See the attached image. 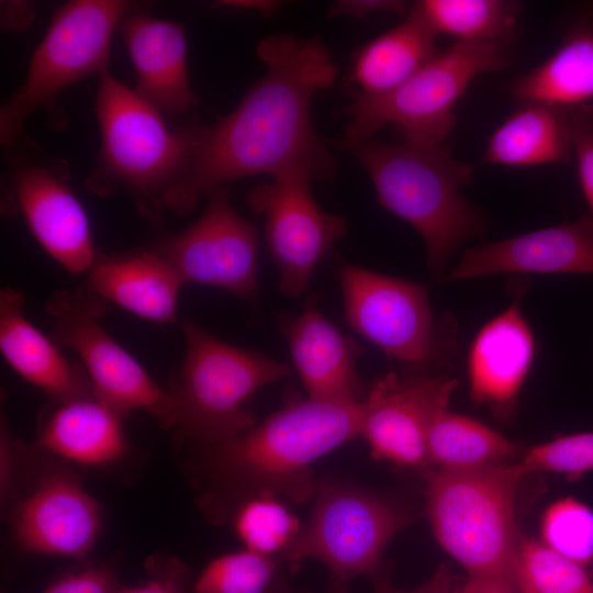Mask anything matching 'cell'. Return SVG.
Returning <instances> with one entry per match:
<instances>
[{
	"label": "cell",
	"mask_w": 593,
	"mask_h": 593,
	"mask_svg": "<svg viewBox=\"0 0 593 593\" xmlns=\"http://www.w3.org/2000/svg\"><path fill=\"white\" fill-rule=\"evenodd\" d=\"M569 124L579 181L593 217V103L570 108Z\"/></svg>",
	"instance_id": "cell-34"
},
{
	"label": "cell",
	"mask_w": 593,
	"mask_h": 593,
	"mask_svg": "<svg viewBox=\"0 0 593 593\" xmlns=\"http://www.w3.org/2000/svg\"><path fill=\"white\" fill-rule=\"evenodd\" d=\"M502 272L593 275V217L469 248L448 279Z\"/></svg>",
	"instance_id": "cell-16"
},
{
	"label": "cell",
	"mask_w": 593,
	"mask_h": 593,
	"mask_svg": "<svg viewBox=\"0 0 593 593\" xmlns=\"http://www.w3.org/2000/svg\"><path fill=\"white\" fill-rule=\"evenodd\" d=\"M277 323L309 398L337 403L365 401L356 365L362 349L324 316L313 298L300 314H279Z\"/></svg>",
	"instance_id": "cell-17"
},
{
	"label": "cell",
	"mask_w": 593,
	"mask_h": 593,
	"mask_svg": "<svg viewBox=\"0 0 593 593\" xmlns=\"http://www.w3.org/2000/svg\"><path fill=\"white\" fill-rule=\"evenodd\" d=\"M183 282L156 251L98 256L87 288L107 302L158 324L177 320Z\"/></svg>",
	"instance_id": "cell-22"
},
{
	"label": "cell",
	"mask_w": 593,
	"mask_h": 593,
	"mask_svg": "<svg viewBox=\"0 0 593 593\" xmlns=\"http://www.w3.org/2000/svg\"><path fill=\"white\" fill-rule=\"evenodd\" d=\"M253 188L246 202L265 220L267 246L280 273L279 288L287 296L301 295L314 270L345 235V219L327 213L315 202L310 167L286 168Z\"/></svg>",
	"instance_id": "cell-12"
},
{
	"label": "cell",
	"mask_w": 593,
	"mask_h": 593,
	"mask_svg": "<svg viewBox=\"0 0 593 593\" xmlns=\"http://www.w3.org/2000/svg\"><path fill=\"white\" fill-rule=\"evenodd\" d=\"M437 34L414 4L402 23L361 47L351 78L363 94L391 91L429 63L440 51Z\"/></svg>",
	"instance_id": "cell-26"
},
{
	"label": "cell",
	"mask_w": 593,
	"mask_h": 593,
	"mask_svg": "<svg viewBox=\"0 0 593 593\" xmlns=\"http://www.w3.org/2000/svg\"><path fill=\"white\" fill-rule=\"evenodd\" d=\"M458 381L423 373L379 378L367 393L360 436L377 460L399 467L424 468L427 437L435 417L448 409Z\"/></svg>",
	"instance_id": "cell-14"
},
{
	"label": "cell",
	"mask_w": 593,
	"mask_h": 593,
	"mask_svg": "<svg viewBox=\"0 0 593 593\" xmlns=\"http://www.w3.org/2000/svg\"><path fill=\"white\" fill-rule=\"evenodd\" d=\"M1 3L2 27L19 30L32 23L33 11L30 4L21 1H2Z\"/></svg>",
	"instance_id": "cell-39"
},
{
	"label": "cell",
	"mask_w": 593,
	"mask_h": 593,
	"mask_svg": "<svg viewBox=\"0 0 593 593\" xmlns=\"http://www.w3.org/2000/svg\"><path fill=\"white\" fill-rule=\"evenodd\" d=\"M569 110L523 103L491 134L483 161L507 167L568 163L573 157Z\"/></svg>",
	"instance_id": "cell-25"
},
{
	"label": "cell",
	"mask_w": 593,
	"mask_h": 593,
	"mask_svg": "<svg viewBox=\"0 0 593 593\" xmlns=\"http://www.w3.org/2000/svg\"><path fill=\"white\" fill-rule=\"evenodd\" d=\"M414 5L437 35L504 45L515 35L522 14V4L511 0H423Z\"/></svg>",
	"instance_id": "cell-28"
},
{
	"label": "cell",
	"mask_w": 593,
	"mask_h": 593,
	"mask_svg": "<svg viewBox=\"0 0 593 593\" xmlns=\"http://www.w3.org/2000/svg\"><path fill=\"white\" fill-rule=\"evenodd\" d=\"M338 277L345 318L356 333L410 373L436 359L438 329L425 286L349 264Z\"/></svg>",
	"instance_id": "cell-11"
},
{
	"label": "cell",
	"mask_w": 593,
	"mask_h": 593,
	"mask_svg": "<svg viewBox=\"0 0 593 593\" xmlns=\"http://www.w3.org/2000/svg\"><path fill=\"white\" fill-rule=\"evenodd\" d=\"M278 574L276 558L248 549L211 560L194 584L195 593H270Z\"/></svg>",
	"instance_id": "cell-31"
},
{
	"label": "cell",
	"mask_w": 593,
	"mask_h": 593,
	"mask_svg": "<svg viewBox=\"0 0 593 593\" xmlns=\"http://www.w3.org/2000/svg\"><path fill=\"white\" fill-rule=\"evenodd\" d=\"M340 145L367 171L379 203L422 235L433 273H441L454 251L483 231L482 215L460 192L473 169L445 143L367 138Z\"/></svg>",
	"instance_id": "cell-2"
},
{
	"label": "cell",
	"mask_w": 593,
	"mask_h": 593,
	"mask_svg": "<svg viewBox=\"0 0 593 593\" xmlns=\"http://www.w3.org/2000/svg\"><path fill=\"white\" fill-rule=\"evenodd\" d=\"M515 581L519 593H593V579L585 568L533 538L522 537Z\"/></svg>",
	"instance_id": "cell-30"
},
{
	"label": "cell",
	"mask_w": 593,
	"mask_h": 593,
	"mask_svg": "<svg viewBox=\"0 0 593 593\" xmlns=\"http://www.w3.org/2000/svg\"><path fill=\"white\" fill-rule=\"evenodd\" d=\"M101 527L99 503L63 473L45 477L15 510L18 544L32 552L82 558L93 547Z\"/></svg>",
	"instance_id": "cell-15"
},
{
	"label": "cell",
	"mask_w": 593,
	"mask_h": 593,
	"mask_svg": "<svg viewBox=\"0 0 593 593\" xmlns=\"http://www.w3.org/2000/svg\"><path fill=\"white\" fill-rule=\"evenodd\" d=\"M455 593H519L514 577L469 575L463 583H457Z\"/></svg>",
	"instance_id": "cell-38"
},
{
	"label": "cell",
	"mask_w": 593,
	"mask_h": 593,
	"mask_svg": "<svg viewBox=\"0 0 593 593\" xmlns=\"http://www.w3.org/2000/svg\"><path fill=\"white\" fill-rule=\"evenodd\" d=\"M508 45L457 41L395 89L381 94L358 93L339 113L349 118L343 142L370 138L394 125L403 139L445 143L456 125L454 108L479 75L508 66Z\"/></svg>",
	"instance_id": "cell-7"
},
{
	"label": "cell",
	"mask_w": 593,
	"mask_h": 593,
	"mask_svg": "<svg viewBox=\"0 0 593 593\" xmlns=\"http://www.w3.org/2000/svg\"><path fill=\"white\" fill-rule=\"evenodd\" d=\"M256 51L266 72L238 105L213 125L183 127L188 167L163 198L172 212L186 214L203 194L254 175L305 166L317 180L333 176L334 161L311 115L314 94L337 75L329 51L318 38L287 33L265 37Z\"/></svg>",
	"instance_id": "cell-1"
},
{
	"label": "cell",
	"mask_w": 593,
	"mask_h": 593,
	"mask_svg": "<svg viewBox=\"0 0 593 593\" xmlns=\"http://www.w3.org/2000/svg\"><path fill=\"white\" fill-rule=\"evenodd\" d=\"M119 27L136 74L134 90L160 113L178 115L189 110L195 100L183 25L128 10Z\"/></svg>",
	"instance_id": "cell-19"
},
{
	"label": "cell",
	"mask_w": 593,
	"mask_h": 593,
	"mask_svg": "<svg viewBox=\"0 0 593 593\" xmlns=\"http://www.w3.org/2000/svg\"><path fill=\"white\" fill-rule=\"evenodd\" d=\"M16 200L41 246L72 273L89 271L97 259L85 209L65 180L38 166L24 167Z\"/></svg>",
	"instance_id": "cell-18"
},
{
	"label": "cell",
	"mask_w": 593,
	"mask_h": 593,
	"mask_svg": "<svg viewBox=\"0 0 593 593\" xmlns=\"http://www.w3.org/2000/svg\"><path fill=\"white\" fill-rule=\"evenodd\" d=\"M107 303L88 288L54 293L46 303V311L54 321V342L78 355L98 400L123 417L145 410L164 428H172L170 393L164 391L98 322L107 312Z\"/></svg>",
	"instance_id": "cell-10"
},
{
	"label": "cell",
	"mask_w": 593,
	"mask_h": 593,
	"mask_svg": "<svg viewBox=\"0 0 593 593\" xmlns=\"http://www.w3.org/2000/svg\"><path fill=\"white\" fill-rule=\"evenodd\" d=\"M181 327L186 356L169 391L174 427L209 446L237 438L256 425L248 401L264 387L287 377L290 367L230 345L190 321H181Z\"/></svg>",
	"instance_id": "cell-6"
},
{
	"label": "cell",
	"mask_w": 593,
	"mask_h": 593,
	"mask_svg": "<svg viewBox=\"0 0 593 593\" xmlns=\"http://www.w3.org/2000/svg\"><path fill=\"white\" fill-rule=\"evenodd\" d=\"M535 357V339L516 296L475 335L468 354L472 401L497 411L510 407Z\"/></svg>",
	"instance_id": "cell-20"
},
{
	"label": "cell",
	"mask_w": 593,
	"mask_h": 593,
	"mask_svg": "<svg viewBox=\"0 0 593 593\" xmlns=\"http://www.w3.org/2000/svg\"><path fill=\"white\" fill-rule=\"evenodd\" d=\"M221 5L258 11L264 14L273 12L279 3L276 1H222Z\"/></svg>",
	"instance_id": "cell-40"
},
{
	"label": "cell",
	"mask_w": 593,
	"mask_h": 593,
	"mask_svg": "<svg viewBox=\"0 0 593 593\" xmlns=\"http://www.w3.org/2000/svg\"><path fill=\"white\" fill-rule=\"evenodd\" d=\"M130 9L120 0H74L56 9L23 83L1 108L2 144L15 141L38 108L64 121L56 110L58 94L89 75L108 71L114 30Z\"/></svg>",
	"instance_id": "cell-8"
},
{
	"label": "cell",
	"mask_w": 593,
	"mask_h": 593,
	"mask_svg": "<svg viewBox=\"0 0 593 593\" xmlns=\"http://www.w3.org/2000/svg\"><path fill=\"white\" fill-rule=\"evenodd\" d=\"M523 447L481 422L443 410L427 437V458L441 470H461L504 463Z\"/></svg>",
	"instance_id": "cell-27"
},
{
	"label": "cell",
	"mask_w": 593,
	"mask_h": 593,
	"mask_svg": "<svg viewBox=\"0 0 593 593\" xmlns=\"http://www.w3.org/2000/svg\"><path fill=\"white\" fill-rule=\"evenodd\" d=\"M156 253L183 284L219 288L248 302L257 299V230L232 206L227 187L210 191L201 216L164 239Z\"/></svg>",
	"instance_id": "cell-13"
},
{
	"label": "cell",
	"mask_w": 593,
	"mask_h": 593,
	"mask_svg": "<svg viewBox=\"0 0 593 593\" xmlns=\"http://www.w3.org/2000/svg\"><path fill=\"white\" fill-rule=\"evenodd\" d=\"M527 473L518 463L441 470L426 486V508L433 533L444 550L468 575L515 578L522 537L516 497Z\"/></svg>",
	"instance_id": "cell-5"
},
{
	"label": "cell",
	"mask_w": 593,
	"mask_h": 593,
	"mask_svg": "<svg viewBox=\"0 0 593 593\" xmlns=\"http://www.w3.org/2000/svg\"><path fill=\"white\" fill-rule=\"evenodd\" d=\"M369 577L374 593H455L458 583L446 566H440L429 580L412 590L396 588L391 581L389 569L383 564Z\"/></svg>",
	"instance_id": "cell-36"
},
{
	"label": "cell",
	"mask_w": 593,
	"mask_h": 593,
	"mask_svg": "<svg viewBox=\"0 0 593 593\" xmlns=\"http://www.w3.org/2000/svg\"><path fill=\"white\" fill-rule=\"evenodd\" d=\"M519 465L526 473L550 471L578 479L593 469V432L558 437L528 448Z\"/></svg>",
	"instance_id": "cell-33"
},
{
	"label": "cell",
	"mask_w": 593,
	"mask_h": 593,
	"mask_svg": "<svg viewBox=\"0 0 593 593\" xmlns=\"http://www.w3.org/2000/svg\"><path fill=\"white\" fill-rule=\"evenodd\" d=\"M410 7L405 1L399 0H340L334 2L328 15H349L355 19H362L377 12H393L398 14L407 13Z\"/></svg>",
	"instance_id": "cell-37"
},
{
	"label": "cell",
	"mask_w": 593,
	"mask_h": 593,
	"mask_svg": "<svg viewBox=\"0 0 593 593\" xmlns=\"http://www.w3.org/2000/svg\"><path fill=\"white\" fill-rule=\"evenodd\" d=\"M118 590L113 572L97 566L61 577L42 593H116Z\"/></svg>",
	"instance_id": "cell-35"
},
{
	"label": "cell",
	"mask_w": 593,
	"mask_h": 593,
	"mask_svg": "<svg viewBox=\"0 0 593 593\" xmlns=\"http://www.w3.org/2000/svg\"><path fill=\"white\" fill-rule=\"evenodd\" d=\"M541 542L558 555L593 567V511L584 503L564 497L550 504L540 521Z\"/></svg>",
	"instance_id": "cell-32"
},
{
	"label": "cell",
	"mask_w": 593,
	"mask_h": 593,
	"mask_svg": "<svg viewBox=\"0 0 593 593\" xmlns=\"http://www.w3.org/2000/svg\"><path fill=\"white\" fill-rule=\"evenodd\" d=\"M365 411V401L291 398L237 438L210 446L212 465L249 495L270 493L303 502L315 490L313 462L360 436Z\"/></svg>",
	"instance_id": "cell-3"
},
{
	"label": "cell",
	"mask_w": 593,
	"mask_h": 593,
	"mask_svg": "<svg viewBox=\"0 0 593 593\" xmlns=\"http://www.w3.org/2000/svg\"><path fill=\"white\" fill-rule=\"evenodd\" d=\"M508 93L522 103L573 108L593 99V4L573 18L562 43L541 65L518 77Z\"/></svg>",
	"instance_id": "cell-23"
},
{
	"label": "cell",
	"mask_w": 593,
	"mask_h": 593,
	"mask_svg": "<svg viewBox=\"0 0 593 593\" xmlns=\"http://www.w3.org/2000/svg\"><path fill=\"white\" fill-rule=\"evenodd\" d=\"M313 496L309 521L281 559H315L332 579L349 582L372 574L389 542L411 523L398 502L347 482L318 480Z\"/></svg>",
	"instance_id": "cell-9"
},
{
	"label": "cell",
	"mask_w": 593,
	"mask_h": 593,
	"mask_svg": "<svg viewBox=\"0 0 593 593\" xmlns=\"http://www.w3.org/2000/svg\"><path fill=\"white\" fill-rule=\"evenodd\" d=\"M234 532L245 549L272 557L282 556L299 535V518L277 495H249L234 517Z\"/></svg>",
	"instance_id": "cell-29"
},
{
	"label": "cell",
	"mask_w": 593,
	"mask_h": 593,
	"mask_svg": "<svg viewBox=\"0 0 593 593\" xmlns=\"http://www.w3.org/2000/svg\"><path fill=\"white\" fill-rule=\"evenodd\" d=\"M327 593H349V582L332 579Z\"/></svg>",
	"instance_id": "cell-42"
},
{
	"label": "cell",
	"mask_w": 593,
	"mask_h": 593,
	"mask_svg": "<svg viewBox=\"0 0 593 593\" xmlns=\"http://www.w3.org/2000/svg\"><path fill=\"white\" fill-rule=\"evenodd\" d=\"M96 111L101 152L87 187L103 197L124 190L144 215L155 219L165 193L188 167L183 127L171 131L155 107L109 71L101 75Z\"/></svg>",
	"instance_id": "cell-4"
},
{
	"label": "cell",
	"mask_w": 593,
	"mask_h": 593,
	"mask_svg": "<svg viewBox=\"0 0 593 593\" xmlns=\"http://www.w3.org/2000/svg\"><path fill=\"white\" fill-rule=\"evenodd\" d=\"M0 349L18 374L58 403L93 395L85 369L25 317L24 295L14 288L0 291Z\"/></svg>",
	"instance_id": "cell-21"
},
{
	"label": "cell",
	"mask_w": 593,
	"mask_h": 593,
	"mask_svg": "<svg viewBox=\"0 0 593 593\" xmlns=\"http://www.w3.org/2000/svg\"><path fill=\"white\" fill-rule=\"evenodd\" d=\"M123 416L94 395L60 402L37 445L82 466H104L127 451Z\"/></svg>",
	"instance_id": "cell-24"
},
{
	"label": "cell",
	"mask_w": 593,
	"mask_h": 593,
	"mask_svg": "<svg viewBox=\"0 0 593 593\" xmlns=\"http://www.w3.org/2000/svg\"><path fill=\"white\" fill-rule=\"evenodd\" d=\"M116 593H177L164 584L153 581L143 586L119 589Z\"/></svg>",
	"instance_id": "cell-41"
}]
</instances>
